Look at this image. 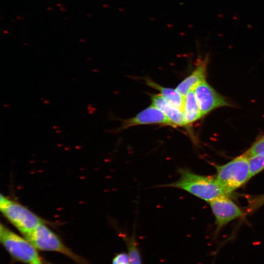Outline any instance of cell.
Listing matches in <instances>:
<instances>
[{
  "mask_svg": "<svg viewBox=\"0 0 264 264\" xmlns=\"http://www.w3.org/2000/svg\"><path fill=\"white\" fill-rule=\"evenodd\" d=\"M38 250L54 251L65 255L78 264H90L67 247L44 222L39 224L24 237Z\"/></svg>",
  "mask_w": 264,
  "mask_h": 264,
  "instance_id": "3",
  "label": "cell"
},
{
  "mask_svg": "<svg viewBox=\"0 0 264 264\" xmlns=\"http://www.w3.org/2000/svg\"><path fill=\"white\" fill-rule=\"evenodd\" d=\"M87 16L88 17H91V15L89 14H87Z\"/></svg>",
  "mask_w": 264,
  "mask_h": 264,
  "instance_id": "25",
  "label": "cell"
},
{
  "mask_svg": "<svg viewBox=\"0 0 264 264\" xmlns=\"http://www.w3.org/2000/svg\"><path fill=\"white\" fill-rule=\"evenodd\" d=\"M193 90L202 116L215 109L230 106L225 98L218 93L206 80L198 84Z\"/></svg>",
  "mask_w": 264,
  "mask_h": 264,
  "instance_id": "7",
  "label": "cell"
},
{
  "mask_svg": "<svg viewBox=\"0 0 264 264\" xmlns=\"http://www.w3.org/2000/svg\"><path fill=\"white\" fill-rule=\"evenodd\" d=\"M249 159L244 154L226 164L215 165L216 178L227 195L249 179Z\"/></svg>",
  "mask_w": 264,
  "mask_h": 264,
  "instance_id": "2",
  "label": "cell"
},
{
  "mask_svg": "<svg viewBox=\"0 0 264 264\" xmlns=\"http://www.w3.org/2000/svg\"><path fill=\"white\" fill-rule=\"evenodd\" d=\"M249 179L264 169V155H256L249 159Z\"/></svg>",
  "mask_w": 264,
  "mask_h": 264,
  "instance_id": "14",
  "label": "cell"
},
{
  "mask_svg": "<svg viewBox=\"0 0 264 264\" xmlns=\"http://www.w3.org/2000/svg\"><path fill=\"white\" fill-rule=\"evenodd\" d=\"M183 112L186 125L196 121L202 116L193 89L185 96Z\"/></svg>",
  "mask_w": 264,
  "mask_h": 264,
  "instance_id": "12",
  "label": "cell"
},
{
  "mask_svg": "<svg viewBox=\"0 0 264 264\" xmlns=\"http://www.w3.org/2000/svg\"><path fill=\"white\" fill-rule=\"evenodd\" d=\"M32 264H44L42 263L41 260L39 259L38 261L34 262V263H33Z\"/></svg>",
  "mask_w": 264,
  "mask_h": 264,
  "instance_id": "18",
  "label": "cell"
},
{
  "mask_svg": "<svg viewBox=\"0 0 264 264\" xmlns=\"http://www.w3.org/2000/svg\"><path fill=\"white\" fill-rule=\"evenodd\" d=\"M17 19L22 20V19H23V18L21 17L17 16Z\"/></svg>",
  "mask_w": 264,
  "mask_h": 264,
  "instance_id": "22",
  "label": "cell"
},
{
  "mask_svg": "<svg viewBox=\"0 0 264 264\" xmlns=\"http://www.w3.org/2000/svg\"><path fill=\"white\" fill-rule=\"evenodd\" d=\"M56 5L57 6H59V7H62L63 6V4H60V3H57V4H56Z\"/></svg>",
  "mask_w": 264,
  "mask_h": 264,
  "instance_id": "19",
  "label": "cell"
},
{
  "mask_svg": "<svg viewBox=\"0 0 264 264\" xmlns=\"http://www.w3.org/2000/svg\"><path fill=\"white\" fill-rule=\"evenodd\" d=\"M151 124H160L175 127L174 124L159 109L151 105L134 117L127 119L122 123L121 129L132 126Z\"/></svg>",
  "mask_w": 264,
  "mask_h": 264,
  "instance_id": "8",
  "label": "cell"
},
{
  "mask_svg": "<svg viewBox=\"0 0 264 264\" xmlns=\"http://www.w3.org/2000/svg\"><path fill=\"white\" fill-rule=\"evenodd\" d=\"M80 41H81V42H85L86 41L85 40H83V39H80Z\"/></svg>",
  "mask_w": 264,
  "mask_h": 264,
  "instance_id": "24",
  "label": "cell"
},
{
  "mask_svg": "<svg viewBox=\"0 0 264 264\" xmlns=\"http://www.w3.org/2000/svg\"><path fill=\"white\" fill-rule=\"evenodd\" d=\"M145 81L148 86L158 90L167 101L183 111L185 97L176 89L163 87L149 78L146 79Z\"/></svg>",
  "mask_w": 264,
  "mask_h": 264,
  "instance_id": "11",
  "label": "cell"
},
{
  "mask_svg": "<svg viewBox=\"0 0 264 264\" xmlns=\"http://www.w3.org/2000/svg\"><path fill=\"white\" fill-rule=\"evenodd\" d=\"M111 264H130L128 253L121 252L116 254L112 259Z\"/></svg>",
  "mask_w": 264,
  "mask_h": 264,
  "instance_id": "17",
  "label": "cell"
},
{
  "mask_svg": "<svg viewBox=\"0 0 264 264\" xmlns=\"http://www.w3.org/2000/svg\"><path fill=\"white\" fill-rule=\"evenodd\" d=\"M0 209L24 237L44 220L21 204L1 195Z\"/></svg>",
  "mask_w": 264,
  "mask_h": 264,
  "instance_id": "4",
  "label": "cell"
},
{
  "mask_svg": "<svg viewBox=\"0 0 264 264\" xmlns=\"http://www.w3.org/2000/svg\"><path fill=\"white\" fill-rule=\"evenodd\" d=\"M47 9L48 10H53V8H52V7H47Z\"/></svg>",
  "mask_w": 264,
  "mask_h": 264,
  "instance_id": "21",
  "label": "cell"
},
{
  "mask_svg": "<svg viewBox=\"0 0 264 264\" xmlns=\"http://www.w3.org/2000/svg\"><path fill=\"white\" fill-rule=\"evenodd\" d=\"M207 59L198 63L193 72L177 86L176 89L185 97L199 83L205 80L207 67Z\"/></svg>",
  "mask_w": 264,
  "mask_h": 264,
  "instance_id": "10",
  "label": "cell"
},
{
  "mask_svg": "<svg viewBox=\"0 0 264 264\" xmlns=\"http://www.w3.org/2000/svg\"><path fill=\"white\" fill-rule=\"evenodd\" d=\"M178 172L177 180L159 187L179 189L208 202L220 196H228L215 176L198 175L182 168Z\"/></svg>",
  "mask_w": 264,
  "mask_h": 264,
  "instance_id": "1",
  "label": "cell"
},
{
  "mask_svg": "<svg viewBox=\"0 0 264 264\" xmlns=\"http://www.w3.org/2000/svg\"><path fill=\"white\" fill-rule=\"evenodd\" d=\"M60 9V10H61L62 11H66V9L64 8H62V7H61Z\"/></svg>",
  "mask_w": 264,
  "mask_h": 264,
  "instance_id": "20",
  "label": "cell"
},
{
  "mask_svg": "<svg viewBox=\"0 0 264 264\" xmlns=\"http://www.w3.org/2000/svg\"><path fill=\"white\" fill-rule=\"evenodd\" d=\"M264 205V194L259 195L250 199L247 208L249 213L257 210Z\"/></svg>",
  "mask_w": 264,
  "mask_h": 264,
  "instance_id": "16",
  "label": "cell"
},
{
  "mask_svg": "<svg viewBox=\"0 0 264 264\" xmlns=\"http://www.w3.org/2000/svg\"><path fill=\"white\" fill-rule=\"evenodd\" d=\"M0 242L11 257L25 264H32L40 259L37 249L25 238L6 227L0 226Z\"/></svg>",
  "mask_w": 264,
  "mask_h": 264,
  "instance_id": "5",
  "label": "cell"
},
{
  "mask_svg": "<svg viewBox=\"0 0 264 264\" xmlns=\"http://www.w3.org/2000/svg\"><path fill=\"white\" fill-rule=\"evenodd\" d=\"M124 239L130 258V264H142L140 253L134 236Z\"/></svg>",
  "mask_w": 264,
  "mask_h": 264,
  "instance_id": "13",
  "label": "cell"
},
{
  "mask_svg": "<svg viewBox=\"0 0 264 264\" xmlns=\"http://www.w3.org/2000/svg\"><path fill=\"white\" fill-rule=\"evenodd\" d=\"M152 105L162 111L175 127L186 125L183 112L167 101L160 94H151Z\"/></svg>",
  "mask_w": 264,
  "mask_h": 264,
  "instance_id": "9",
  "label": "cell"
},
{
  "mask_svg": "<svg viewBox=\"0 0 264 264\" xmlns=\"http://www.w3.org/2000/svg\"><path fill=\"white\" fill-rule=\"evenodd\" d=\"M250 157L256 155H264V135L244 153Z\"/></svg>",
  "mask_w": 264,
  "mask_h": 264,
  "instance_id": "15",
  "label": "cell"
},
{
  "mask_svg": "<svg viewBox=\"0 0 264 264\" xmlns=\"http://www.w3.org/2000/svg\"><path fill=\"white\" fill-rule=\"evenodd\" d=\"M215 217L216 232L232 220L242 217V210L227 196L219 197L209 202Z\"/></svg>",
  "mask_w": 264,
  "mask_h": 264,
  "instance_id": "6",
  "label": "cell"
},
{
  "mask_svg": "<svg viewBox=\"0 0 264 264\" xmlns=\"http://www.w3.org/2000/svg\"><path fill=\"white\" fill-rule=\"evenodd\" d=\"M3 32H4V33H8V31H6V30H4V31H3Z\"/></svg>",
  "mask_w": 264,
  "mask_h": 264,
  "instance_id": "23",
  "label": "cell"
}]
</instances>
